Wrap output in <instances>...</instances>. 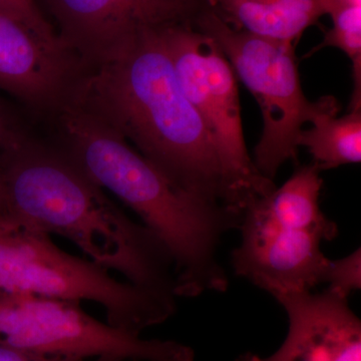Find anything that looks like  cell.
I'll return each instance as SVG.
<instances>
[{"label": "cell", "instance_id": "cell-1", "mask_svg": "<svg viewBox=\"0 0 361 361\" xmlns=\"http://www.w3.org/2000/svg\"><path fill=\"white\" fill-rule=\"evenodd\" d=\"M0 212L71 240L90 261L130 284L177 298L174 262L165 246L128 217L63 149L27 135L0 155Z\"/></svg>", "mask_w": 361, "mask_h": 361}, {"label": "cell", "instance_id": "cell-2", "mask_svg": "<svg viewBox=\"0 0 361 361\" xmlns=\"http://www.w3.org/2000/svg\"><path fill=\"white\" fill-rule=\"evenodd\" d=\"M164 30H146L110 63L87 71L68 102L132 142L176 186L224 206L219 159L180 87Z\"/></svg>", "mask_w": 361, "mask_h": 361}, {"label": "cell", "instance_id": "cell-3", "mask_svg": "<svg viewBox=\"0 0 361 361\" xmlns=\"http://www.w3.org/2000/svg\"><path fill=\"white\" fill-rule=\"evenodd\" d=\"M56 115L63 151L102 189L130 207L167 249L174 262L176 296L227 290L216 251L221 236L240 228L243 215L176 186L82 106L68 102Z\"/></svg>", "mask_w": 361, "mask_h": 361}, {"label": "cell", "instance_id": "cell-4", "mask_svg": "<svg viewBox=\"0 0 361 361\" xmlns=\"http://www.w3.org/2000/svg\"><path fill=\"white\" fill-rule=\"evenodd\" d=\"M0 295H30L103 306L106 322L140 336L176 311V298L115 279L52 243L49 235L0 212Z\"/></svg>", "mask_w": 361, "mask_h": 361}, {"label": "cell", "instance_id": "cell-5", "mask_svg": "<svg viewBox=\"0 0 361 361\" xmlns=\"http://www.w3.org/2000/svg\"><path fill=\"white\" fill-rule=\"evenodd\" d=\"M169 56L188 101L200 116L219 159L223 204L243 214L275 190L247 151L236 75L219 45L194 23L163 30Z\"/></svg>", "mask_w": 361, "mask_h": 361}, {"label": "cell", "instance_id": "cell-6", "mask_svg": "<svg viewBox=\"0 0 361 361\" xmlns=\"http://www.w3.org/2000/svg\"><path fill=\"white\" fill-rule=\"evenodd\" d=\"M194 25L219 45L260 106L263 130L253 161L273 180L284 163L297 161L299 134L317 108L304 94L296 45L234 30L209 9L200 11Z\"/></svg>", "mask_w": 361, "mask_h": 361}, {"label": "cell", "instance_id": "cell-7", "mask_svg": "<svg viewBox=\"0 0 361 361\" xmlns=\"http://www.w3.org/2000/svg\"><path fill=\"white\" fill-rule=\"evenodd\" d=\"M78 302L0 295V343L54 361L110 356L121 361H193L174 341L144 339L85 312Z\"/></svg>", "mask_w": 361, "mask_h": 361}, {"label": "cell", "instance_id": "cell-8", "mask_svg": "<svg viewBox=\"0 0 361 361\" xmlns=\"http://www.w3.org/2000/svg\"><path fill=\"white\" fill-rule=\"evenodd\" d=\"M59 39L89 71L110 63L142 32L194 23L200 0H44Z\"/></svg>", "mask_w": 361, "mask_h": 361}, {"label": "cell", "instance_id": "cell-9", "mask_svg": "<svg viewBox=\"0 0 361 361\" xmlns=\"http://www.w3.org/2000/svg\"><path fill=\"white\" fill-rule=\"evenodd\" d=\"M240 229L241 245L232 252L235 274L273 297L325 283L330 259L320 249L319 235L278 225L255 201L244 211Z\"/></svg>", "mask_w": 361, "mask_h": 361}, {"label": "cell", "instance_id": "cell-10", "mask_svg": "<svg viewBox=\"0 0 361 361\" xmlns=\"http://www.w3.org/2000/svg\"><path fill=\"white\" fill-rule=\"evenodd\" d=\"M87 71L63 42H47L0 14V90L35 110L56 114Z\"/></svg>", "mask_w": 361, "mask_h": 361}, {"label": "cell", "instance_id": "cell-11", "mask_svg": "<svg viewBox=\"0 0 361 361\" xmlns=\"http://www.w3.org/2000/svg\"><path fill=\"white\" fill-rule=\"evenodd\" d=\"M275 299L289 319L286 338L268 357L253 353L238 361H361V322L348 297L326 290L281 294Z\"/></svg>", "mask_w": 361, "mask_h": 361}, {"label": "cell", "instance_id": "cell-12", "mask_svg": "<svg viewBox=\"0 0 361 361\" xmlns=\"http://www.w3.org/2000/svg\"><path fill=\"white\" fill-rule=\"evenodd\" d=\"M234 30L297 44L336 0H200Z\"/></svg>", "mask_w": 361, "mask_h": 361}, {"label": "cell", "instance_id": "cell-13", "mask_svg": "<svg viewBox=\"0 0 361 361\" xmlns=\"http://www.w3.org/2000/svg\"><path fill=\"white\" fill-rule=\"evenodd\" d=\"M338 102L323 97L311 116L310 129L299 134L298 146L307 149L319 171L361 161V111L338 116Z\"/></svg>", "mask_w": 361, "mask_h": 361}, {"label": "cell", "instance_id": "cell-14", "mask_svg": "<svg viewBox=\"0 0 361 361\" xmlns=\"http://www.w3.org/2000/svg\"><path fill=\"white\" fill-rule=\"evenodd\" d=\"M313 164L297 168L290 179L255 203L278 225L316 233L331 241L338 234L336 223L320 210L323 180Z\"/></svg>", "mask_w": 361, "mask_h": 361}, {"label": "cell", "instance_id": "cell-15", "mask_svg": "<svg viewBox=\"0 0 361 361\" xmlns=\"http://www.w3.org/2000/svg\"><path fill=\"white\" fill-rule=\"evenodd\" d=\"M332 27L325 32L323 40L307 56L324 49H341L353 61L355 92L350 111L360 110L361 106V0H336L329 14Z\"/></svg>", "mask_w": 361, "mask_h": 361}, {"label": "cell", "instance_id": "cell-16", "mask_svg": "<svg viewBox=\"0 0 361 361\" xmlns=\"http://www.w3.org/2000/svg\"><path fill=\"white\" fill-rule=\"evenodd\" d=\"M0 14L18 21L47 42H63L35 0H0Z\"/></svg>", "mask_w": 361, "mask_h": 361}, {"label": "cell", "instance_id": "cell-17", "mask_svg": "<svg viewBox=\"0 0 361 361\" xmlns=\"http://www.w3.org/2000/svg\"><path fill=\"white\" fill-rule=\"evenodd\" d=\"M325 283L329 289L344 297L361 287V250L357 249L348 257L330 260Z\"/></svg>", "mask_w": 361, "mask_h": 361}, {"label": "cell", "instance_id": "cell-18", "mask_svg": "<svg viewBox=\"0 0 361 361\" xmlns=\"http://www.w3.org/2000/svg\"><path fill=\"white\" fill-rule=\"evenodd\" d=\"M26 137L20 118L0 97V155Z\"/></svg>", "mask_w": 361, "mask_h": 361}, {"label": "cell", "instance_id": "cell-19", "mask_svg": "<svg viewBox=\"0 0 361 361\" xmlns=\"http://www.w3.org/2000/svg\"><path fill=\"white\" fill-rule=\"evenodd\" d=\"M96 361H121L116 360L115 357H110V356H102V357L97 358Z\"/></svg>", "mask_w": 361, "mask_h": 361}, {"label": "cell", "instance_id": "cell-20", "mask_svg": "<svg viewBox=\"0 0 361 361\" xmlns=\"http://www.w3.org/2000/svg\"><path fill=\"white\" fill-rule=\"evenodd\" d=\"M2 207V192H1V186H0V210H1Z\"/></svg>", "mask_w": 361, "mask_h": 361}]
</instances>
